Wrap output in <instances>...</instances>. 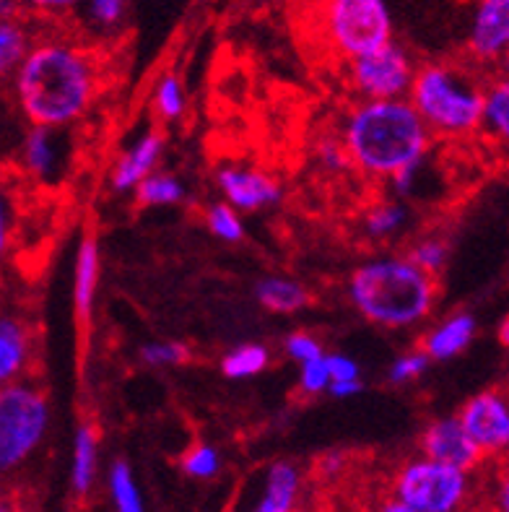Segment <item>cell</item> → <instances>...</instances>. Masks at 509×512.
I'll return each mask as SVG.
<instances>
[{
	"instance_id": "6da1fadb",
	"label": "cell",
	"mask_w": 509,
	"mask_h": 512,
	"mask_svg": "<svg viewBox=\"0 0 509 512\" xmlns=\"http://www.w3.org/2000/svg\"><path fill=\"white\" fill-rule=\"evenodd\" d=\"M13 97L32 125L65 130L94 107L104 86V65L89 45L63 34L34 37L13 73Z\"/></svg>"
},
{
	"instance_id": "7a4b0ae2",
	"label": "cell",
	"mask_w": 509,
	"mask_h": 512,
	"mask_svg": "<svg viewBox=\"0 0 509 512\" xmlns=\"http://www.w3.org/2000/svg\"><path fill=\"white\" fill-rule=\"evenodd\" d=\"M338 141L348 167L387 182L400 169L424 162L434 138L408 99H359L343 120Z\"/></svg>"
},
{
	"instance_id": "3957f363",
	"label": "cell",
	"mask_w": 509,
	"mask_h": 512,
	"mask_svg": "<svg viewBox=\"0 0 509 512\" xmlns=\"http://www.w3.org/2000/svg\"><path fill=\"white\" fill-rule=\"evenodd\" d=\"M439 284L406 255H385L361 263L348 279V299L369 323L400 331L434 312Z\"/></svg>"
},
{
	"instance_id": "277c9868",
	"label": "cell",
	"mask_w": 509,
	"mask_h": 512,
	"mask_svg": "<svg viewBox=\"0 0 509 512\" xmlns=\"http://www.w3.org/2000/svg\"><path fill=\"white\" fill-rule=\"evenodd\" d=\"M484 89V81L460 65L424 63L413 73L406 99L432 138L463 141L478 133Z\"/></svg>"
},
{
	"instance_id": "5b68a950",
	"label": "cell",
	"mask_w": 509,
	"mask_h": 512,
	"mask_svg": "<svg viewBox=\"0 0 509 512\" xmlns=\"http://www.w3.org/2000/svg\"><path fill=\"white\" fill-rule=\"evenodd\" d=\"M312 26L317 45L343 65L393 39L387 0H315Z\"/></svg>"
},
{
	"instance_id": "8992f818",
	"label": "cell",
	"mask_w": 509,
	"mask_h": 512,
	"mask_svg": "<svg viewBox=\"0 0 509 512\" xmlns=\"http://www.w3.org/2000/svg\"><path fill=\"white\" fill-rule=\"evenodd\" d=\"M50 398L32 380L0 388V476L32 461L50 432Z\"/></svg>"
},
{
	"instance_id": "52a82bcc",
	"label": "cell",
	"mask_w": 509,
	"mask_h": 512,
	"mask_svg": "<svg viewBox=\"0 0 509 512\" xmlns=\"http://www.w3.org/2000/svg\"><path fill=\"white\" fill-rule=\"evenodd\" d=\"M390 497L416 512H465L473 500V474L416 455L395 468Z\"/></svg>"
},
{
	"instance_id": "ba28073f",
	"label": "cell",
	"mask_w": 509,
	"mask_h": 512,
	"mask_svg": "<svg viewBox=\"0 0 509 512\" xmlns=\"http://www.w3.org/2000/svg\"><path fill=\"white\" fill-rule=\"evenodd\" d=\"M411 52L390 39L346 63V81L359 99H406L413 73Z\"/></svg>"
},
{
	"instance_id": "9c48e42d",
	"label": "cell",
	"mask_w": 509,
	"mask_h": 512,
	"mask_svg": "<svg viewBox=\"0 0 509 512\" xmlns=\"http://www.w3.org/2000/svg\"><path fill=\"white\" fill-rule=\"evenodd\" d=\"M484 458L502 455L509 445V403L504 390L489 388L476 393L455 414Z\"/></svg>"
},
{
	"instance_id": "30bf717a",
	"label": "cell",
	"mask_w": 509,
	"mask_h": 512,
	"mask_svg": "<svg viewBox=\"0 0 509 512\" xmlns=\"http://www.w3.org/2000/svg\"><path fill=\"white\" fill-rule=\"evenodd\" d=\"M216 188L224 195V203L242 214L271 208L284 198V188L276 177L247 164H224L216 169Z\"/></svg>"
},
{
	"instance_id": "8fae6325",
	"label": "cell",
	"mask_w": 509,
	"mask_h": 512,
	"mask_svg": "<svg viewBox=\"0 0 509 512\" xmlns=\"http://www.w3.org/2000/svg\"><path fill=\"white\" fill-rule=\"evenodd\" d=\"M419 450L424 458L432 461L447 463L460 471L476 474L481 463L486 461L484 453L476 448V442L468 437L458 416H439L434 422H429L421 432Z\"/></svg>"
},
{
	"instance_id": "7c38bea8",
	"label": "cell",
	"mask_w": 509,
	"mask_h": 512,
	"mask_svg": "<svg viewBox=\"0 0 509 512\" xmlns=\"http://www.w3.org/2000/svg\"><path fill=\"white\" fill-rule=\"evenodd\" d=\"M509 47V0H478L473 11L468 52L481 65H497Z\"/></svg>"
},
{
	"instance_id": "4fadbf2b",
	"label": "cell",
	"mask_w": 509,
	"mask_h": 512,
	"mask_svg": "<svg viewBox=\"0 0 509 512\" xmlns=\"http://www.w3.org/2000/svg\"><path fill=\"white\" fill-rule=\"evenodd\" d=\"M37 354L32 323L19 312L0 310V388L26 380Z\"/></svg>"
},
{
	"instance_id": "5bb4252c",
	"label": "cell",
	"mask_w": 509,
	"mask_h": 512,
	"mask_svg": "<svg viewBox=\"0 0 509 512\" xmlns=\"http://www.w3.org/2000/svg\"><path fill=\"white\" fill-rule=\"evenodd\" d=\"M21 167L32 180L55 182L65 169L63 130L32 125L21 141Z\"/></svg>"
},
{
	"instance_id": "9a60e30c",
	"label": "cell",
	"mask_w": 509,
	"mask_h": 512,
	"mask_svg": "<svg viewBox=\"0 0 509 512\" xmlns=\"http://www.w3.org/2000/svg\"><path fill=\"white\" fill-rule=\"evenodd\" d=\"M304 476L297 463L276 461L260 481V492L247 512H299Z\"/></svg>"
},
{
	"instance_id": "2e32d148",
	"label": "cell",
	"mask_w": 509,
	"mask_h": 512,
	"mask_svg": "<svg viewBox=\"0 0 509 512\" xmlns=\"http://www.w3.org/2000/svg\"><path fill=\"white\" fill-rule=\"evenodd\" d=\"M164 154V136L159 130H149L143 133L136 143H130L128 149L120 154V159L112 167L110 185L115 193H128V190H136V185L141 180L156 172L159 162H162Z\"/></svg>"
},
{
	"instance_id": "e0dca14e",
	"label": "cell",
	"mask_w": 509,
	"mask_h": 512,
	"mask_svg": "<svg viewBox=\"0 0 509 512\" xmlns=\"http://www.w3.org/2000/svg\"><path fill=\"white\" fill-rule=\"evenodd\" d=\"M476 333V315L458 310L452 312V315H447L442 323H437L432 331L426 333L421 349H424V354L432 359V362H450V359L460 357V354L473 344Z\"/></svg>"
},
{
	"instance_id": "ac0fdd59",
	"label": "cell",
	"mask_w": 509,
	"mask_h": 512,
	"mask_svg": "<svg viewBox=\"0 0 509 512\" xmlns=\"http://www.w3.org/2000/svg\"><path fill=\"white\" fill-rule=\"evenodd\" d=\"M73 307L81 323L91 320L94 299L99 286V242L94 234H84L76 253V273H73Z\"/></svg>"
},
{
	"instance_id": "d6986e66",
	"label": "cell",
	"mask_w": 509,
	"mask_h": 512,
	"mask_svg": "<svg viewBox=\"0 0 509 512\" xmlns=\"http://www.w3.org/2000/svg\"><path fill=\"white\" fill-rule=\"evenodd\" d=\"M99 476V435L97 427L84 422L73 437L71 489L76 497H89Z\"/></svg>"
},
{
	"instance_id": "ffe728a7",
	"label": "cell",
	"mask_w": 509,
	"mask_h": 512,
	"mask_svg": "<svg viewBox=\"0 0 509 512\" xmlns=\"http://www.w3.org/2000/svg\"><path fill=\"white\" fill-rule=\"evenodd\" d=\"M255 297L260 305L271 312L291 315L310 305V292L299 281L284 279V276H268L255 286Z\"/></svg>"
},
{
	"instance_id": "44dd1931",
	"label": "cell",
	"mask_w": 509,
	"mask_h": 512,
	"mask_svg": "<svg viewBox=\"0 0 509 512\" xmlns=\"http://www.w3.org/2000/svg\"><path fill=\"white\" fill-rule=\"evenodd\" d=\"M478 130L491 141L504 143L509 138V84L507 78H494L484 89L481 125Z\"/></svg>"
},
{
	"instance_id": "7402d4cb",
	"label": "cell",
	"mask_w": 509,
	"mask_h": 512,
	"mask_svg": "<svg viewBox=\"0 0 509 512\" xmlns=\"http://www.w3.org/2000/svg\"><path fill=\"white\" fill-rule=\"evenodd\" d=\"M34 42V32L24 19L0 21V84L11 81Z\"/></svg>"
},
{
	"instance_id": "603a6c76",
	"label": "cell",
	"mask_w": 509,
	"mask_h": 512,
	"mask_svg": "<svg viewBox=\"0 0 509 512\" xmlns=\"http://www.w3.org/2000/svg\"><path fill=\"white\" fill-rule=\"evenodd\" d=\"M364 234L372 240H393L395 234H400L408 224V208L403 201H382L374 203L364 214Z\"/></svg>"
},
{
	"instance_id": "cb8c5ba5",
	"label": "cell",
	"mask_w": 509,
	"mask_h": 512,
	"mask_svg": "<svg viewBox=\"0 0 509 512\" xmlns=\"http://www.w3.org/2000/svg\"><path fill=\"white\" fill-rule=\"evenodd\" d=\"M107 494H110L115 512H146L141 487H138L136 474H133L130 463H112L110 474H107Z\"/></svg>"
},
{
	"instance_id": "d4e9b609",
	"label": "cell",
	"mask_w": 509,
	"mask_h": 512,
	"mask_svg": "<svg viewBox=\"0 0 509 512\" xmlns=\"http://www.w3.org/2000/svg\"><path fill=\"white\" fill-rule=\"evenodd\" d=\"M136 201L141 206H177L187 198L185 182L180 177L169 175V172H151L146 180L136 185Z\"/></svg>"
},
{
	"instance_id": "484cf974",
	"label": "cell",
	"mask_w": 509,
	"mask_h": 512,
	"mask_svg": "<svg viewBox=\"0 0 509 512\" xmlns=\"http://www.w3.org/2000/svg\"><path fill=\"white\" fill-rule=\"evenodd\" d=\"M271 364V351L265 349L263 344H242L224 354L221 359V372L229 380H247L255 377Z\"/></svg>"
},
{
	"instance_id": "4316f807",
	"label": "cell",
	"mask_w": 509,
	"mask_h": 512,
	"mask_svg": "<svg viewBox=\"0 0 509 512\" xmlns=\"http://www.w3.org/2000/svg\"><path fill=\"white\" fill-rule=\"evenodd\" d=\"M84 21L91 32L112 34L125 24L130 11V0H81Z\"/></svg>"
},
{
	"instance_id": "83f0119b",
	"label": "cell",
	"mask_w": 509,
	"mask_h": 512,
	"mask_svg": "<svg viewBox=\"0 0 509 512\" xmlns=\"http://www.w3.org/2000/svg\"><path fill=\"white\" fill-rule=\"evenodd\" d=\"M187 110L185 86H182L177 73H164L154 86V112L167 123L180 120Z\"/></svg>"
},
{
	"instance_id": "f1b7e54d",
	"label": "cell",
	"mask_w": 509,
	"mask_h": 512,
	"mask_svg": "<svg viewBox=\"0 0 509 512\" xmlns=\"http://www.w3.org/2000/svg\"><path fill=\"white\" fill-rule=\"evenodd\" d=\"M406 258L411 260L413 266H419L421 271L437 279L439 273L445 271L447 260H450V245L442 237H421V240L413 242Z\"/></svg>"
},
{
	"instance_id": "f546056e",
	"label": "cell",
	"mask_w": 509,
	"mask_h": 512,
	"mask_svg": "<svg viewBox=\"0 0 509 512\" xmlns=\"http://www.w3.org/2000/svg\"><path fill=\"white\" fill-rule=\"evenodd\" d=\"M206 224L208 232H211L213 237H219L221 242H239L245 237V221H242L239 211H234V208L224 201L208 206Z\"/></svg>"
},
{
	"instance_id": "4dcf8cb0",
	"label": "cell",
	"mask_w": 509,
	"mask_h": 512,
	"mask_svg": "<svg viewBox=\"0 0 509 512\" xmlns=\"http://www.w3.org/2000/svg\"><path fill=\"white\" fill-rule=\"evenodd\" d=\"M182 471H185L190 479L208 481L216 479L221 471V453L219 448H213L208 442H198L193 448L182 455Z\"/></svg>"
},
{
	"instance_id": "1f68e13d",
	"label": "cell",
	"mask_w": 509,
	"mask_h": 512,
	"mask_svg": "<svg viewBox=\"0 0 509 512\" xmlns=\"http://www.w3.org/2000/svg\"><path fill=\"white\" fill-rule=\"evenodd\" d=\"M16 198L8 190L6 180L0 177V266L11 258L13 245H16Z\"/></svg>"
},
{
	"instance_id": "d6a6232c",
	"label": "cell",
	"mask_w": 509,
	"mask_h": 512,
	"mask_svg": "<svg viewBox=\"0 0 509 512\" xmlns=\"http://www.w3.org/2000/svg\"><path fill=\"white\" fill-rule=\"evenodd\" d=\"M429 364H432V359L426 357L424 349H411L406 351V354L395 357V362L390 364V370H387V380L393 385L416 383V380L429 370Z\"/></svg>"
},
{
	"instance_id": "836d02e7",
	"label": "cell",
	"mask_w": 509,
	"mask_h": 512,
	"mask_svg": "<svg viewBox=\"0 0 509 512\" xmlns=\"http://www.w3.org/2000/svg\"><path fill=\"white\" fill-rule=\"evenodd\" d=\"M141 359L149 367H177L190 359V349L180 341H156V344L143 346Z\"/></svg>"
},
{
	"instance_id": "e575fe53",
	"label": "cell",
	"mask_w": 509,
	"mask_h": 512,
	"mask_svg": "<svg viewBox=\"0 0 509 512\" xmlns=\"http://www.w3.org/2000/svg\"><path fill=\"white\" fill-rule=\"evenodd\" d=\"M330 372H328V354L312 359V362L299 364V390L302 396H320L328 393Z\"/></svg>"
},
{
	"instance_id": "d590c367",
	"label": "cell",
	"mask_w": 509,
	"mask_h": 512,
	"mask_svg": "<svg viewBox=\"0 0 509 512\" xmlns=\"http://www.w3.org/2000/svg\"><path fill=\"white\" fill-rule=\"evenodd\" d=\"M286 354H289L291 362L304 364V362H312V359H317V357H323L325 349H323V344H320V341L312 336V333L297 331L286 338Z\"/></svg>"
},
{
	"instance_id": "8d00e7d4",
	"label": "cell",
	"mask_w": 509,
	"mask_h": 512,
	"mask_svg": "<svg viewBox=\"0 0 509 512\" xmlns=\"http://www.w3.org/2000/svg\"><path fill=\"white\" fill-rule=\"evenodd\" d=\"M21 8L29 13H37V16H47V19H60V16H68L71 11H76L81 6V0H19Z\"/></svg>"
},
{
	"instance_id": "74e56055",
	"label": "cell",
	"mask_w": 509,
	"mask_h": 512,
	"mask_svg": "<svg viewBox=\"0 0 509 512\" xmlns=\"http://www.w3.org/2000/svg\"><path fill=\"white\" fill-rule=\"evenodd\" d=\"M330 383H361L359 364L346 354H328Z\"/></svg>"
},
{
	"instance_id": "f35d334b",
	"label": "cell",
	"mask_w": 509,
	"mask_h": 512,
	"mask_svg": "<svg viewBox=\"0 0 509 512\" xmlns=\"http://www.w3.org/2000/svg\"><path fill=\"white\" fill-rule=\"evenodd\" d=\"M317 159L325 164L328 169H346L348 159L343 154V146L338 138H325L320 146H317Z\"/></svg>"
},
{
	"instance_id": "ab89813d",
	"label": "cell",
	"mask_w": 509,
	"mask_h": 512,
	"mask_svg": "<svg viewBox=\"0 0 509 512\" xmlns=\"http://www.w3.org/2000/svg\"><path fill=\"white\" fill-rule=\"evenodd\" d=\"M24 19V8L19 0H0V21Z\"/></svg>"
},
{
	"instance_id": "60d3db41",
	"label": "cell",
	"mask_w": 509,
	"mask_h": 512,
	"mask_svg": "<svg viewBox=\"0 0 509 512\" xmlns=\"http://www.w3.org/2000/svg\"><path fill=\"white\" fill-rule=\"evenodd\" d=\"M494 507L497 512H509V484L507 479H499L494 487Z\"/></svg>"
},
{
	"instance_id": "b9f144b4",
	"label": "cell",
	"mask_w": 509,
	"mask_h": 512,
	"mask_svg": "<svg viewBox=\"0 0 509 512\" xmlns=\"http://www.w3.org/2000/svg\"><path fill=\"white\" fill-rule=\"evenodd\" d=\"M361 390V383H330L328 393L336 398H351Z\"/></svg>"
},
{
	"instance_id": "7bdbcfd3",
	"label": "cell",
	"mask_w": 509,
	"mask_h": 512,
	"mask_svg": "<svg viewBox=\"0 0 509 512\" xmlns=\"http://www.w3.org/2000/svg\"><path fill=\"white\" fill-rule=\"evenodd\" d=\"M374 512H416V510H411V507H406L403 502L393 500V497L387 494V497H382V500L374 505Z\"/></svg>"
},
{
	"instance_id": "ee69618b",
	"label": "cell",
	"mask_w": 509,
	"mask_h": 512,
	"mask_svg": "<svg viewBox=\"0 0 509 512\" xmlns=\"http://www.w3.org/2000/svg\"><path fill=\"white\" fill-rule=\"evenodd\" d=\"M0 512H19V507L16 505H11V502H3V505H0Z\"/></svg>"
},
{
	"instance_id": "f6af8a7d",
	"label": "cell",
	"mask_w": 509,
	"mask_h": 512,
	"mask_svg": "<svg viewBox=\"0 0 509 512\" xmlns=\"http://www.w3.org/2000/svg\"><path fill=\"white\" fill-rule=\"evenodd\" d=\"M3 502H6V494L0 492V505H3Z\"/></svg>"
}]
</instances>
